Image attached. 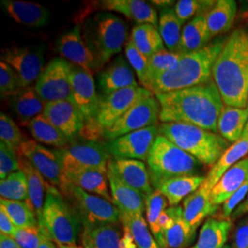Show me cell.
I'll use <instances>...</instances> for the list:
<instances>
[{
  "instance_id": "44dd1931",
  "label": "cell",
  "mask_w": 248,
  "mask_h": 248,
  "mask_svg": "<svg viewBox=\"0 0 248 248\" xmlns=\"http://www.w3.org/2000/svg\"><path fill=\"white\" fill-rule=\"evenodd\" d=\"M211 192L212 188L204 180L199 189L186 197L183 202V218L190 226L192 234L204 219L215 213L218 208L211 201Z\"/></svg>"
},
{
  "instance_id": "d6986e66",
  "label": "cell",
  "mask_w": 248,
  "mask_h": 248,
  "mask_svg": "<svg viewBox=\"0 0 248 248\" xmlns=\"http://www.w3.org/2000/svg\"><path fill=\"white\" fill-rule=\"evenodd\" d=\"M108 169L114 173L127 186L133 187L146 198L154 191L148 169L140 160L111 158Z\"/></svg>"
},
{
  "instance_id": "e575fe53",
  "label": "cell",
  "mask_w": 248,
  "mask_h": 248,
  "mask_svg": "<svg viewBox=\"0 0 248 248\" xmlns=\"http://www.w3.org/2000/svg\"><path fill=\"white\" fill-rule=\"evenodd\" d=\"M129 41L148 59L154 54L166 50L159 31L148 23L134 27Z\"/></svg>"
},
{
  "instance_id": "f6af8a7d",
  "label": "cell",
  "mask_w": 248,
  "mask_h": 248,
  "mask_svg": "<svg viewBox=\"0 0 248 248\" xmlns=\"http://www.w3.org/2000/svg\"><path fill=\"white\" fill-rule=\"evenodd\" d=\"M215 3L216 1L210 0H179L175 5V12L183 24L194 16L206 14Z\"/></svg>"
},
{
  "instance_id": "7402d4cb",
  "label": "cell",
  "mask_w": 248,
  "mask_h": 248,
  "mask_svg": "<svg viewBox=\"0 0 248 248\" xmlns=\"http://www.w3.org/2000/svg\"><path fill=\"white\" fill-rule=\"evenodd\" d=\"M108 180L111 191L112 202L121 213L142 215L145 209V198L139 191L127 186L113 172L108 169Z\"/></svg>"
},
{
  "instance_id": "603a6c76",
  "label": "cell",
  "mask_w": 248,
  "mask_h": 248,
  "mask_svg": "<svg viewBox=\"0 0 248 248\" xmlns=\"http://www.w3.org/2000/svg\"><path fill=\"white\" fill-rule=\"evenodd\" d=\"M1 5L16 22L31 28L46 25L51 17L48 9L42 5L19 0H3Z\"/></svg>"
},
{
  "instance_id": "ac0fdd59",
  "label": "cell",
  "mask_w": 248,
  "mask_h": 248,
  "mask_svg": "<svg viewBox=\"0 0 248 248\" xmlns=\"http://www.w3.org/2000/svg\"><path fill=\"white\" fill-rule=\"evenodd\" d=\"M56 48L63 58L90 74L99 69L94 54L81 34L79 25L74 27L68 32L60 37L57 41Z\"/></svg>"
},
{
  "instance_id": "681fc988",
  "label": "cell",
  "mask_w": 248,
  "mask_h": 248,
  "mask_svg": "<svg viewBox=\"0 0 248 248\" xmlns=\"http://www.w3.org/2000/svg\"><path fill=\"white\" fill-rule=\"evenodd\" d=\"M16 151L4 142H0V177L4 179L9 174L19 170Z\"/></svg>"
},
{
  "instance_id": "7a4b0ae2",
  "label": "cell",
  "mask_w": 248,
  "mask_h": 248,
  "mask_svg": "<svg viewBox=\"0 0 248 248\" xmlns=\"http://www.w3.org/2000/svg\"><path fill=\"white\" fill-rule=\"evenodd\" d=\"M213 78L225 106L246 108L248 98V32L236 29L213 66Z\"/></svg>"
},
{
  "instance_id": "9a60e30c",
  "label": "cell",
  "mask_w": 248,
  "mask_h": 248,
  "mask_svg": "<svg viewBox=\"0 0 248 248\" xmlns=\"http://www.w3.org/2000/svg\"><path fill=\"white\" fill-rule=\"evenodd\" d=\"M156 125L124 134L105 142L107 150L112 158L147 160L151 148L158 136Z\"/></svg>"
},
{
  "instance_id": "f35d334b",
  "label": "cell",
  "mask_w": 248,
  "mask_h": 248,
  "mask_svg": "<svg viewBox=\"0 0 248 248\" xmlns=\"http://www.w3.org/2000/svg\"><path fill=\"white\" fill-rule=\"evenodd\" d=\"M168 204V199L156 189L145 198V210L148 225L150 227L151 232L161 248L167 247L164 236L160 231L159 219L161 214L167 210Z\"/></svg>"
},
{
  "instance_id": "5bb4252c",
  "label": "cell",
  "mask_w": 248,
  "mask_h": 248,
  "mask_svg": "<svg viewBox=\"0 0 248 248\" xmlns=\"http://www.w3.org/2000/svg\"><path fill=\"white\" fill-rule=\"evenodd\" d=\"M1 61L8 63L16 72L19 89H25L39 78L45 62L44 49L38 47H11L6 49Z\"/></svg>"
},
{
  "instance_id": "f1b7e54d",
  "label": "cell",
  "mask_w": 248,
  "mask_h": 248,
  "mask_svg": "<svg viewBox=\"0 0 248 248\" xmlns=\"http://www.w3.org/2000/svg\"><path fill=\"white\" fill-rule=\"evenodd\" d=\"M213 40L207 26L205 14L199 15L189 20L181 33L180 54L194 53L203 49Z\"/></svg>"
},
{
  "instance_id": "2e32d148",
  "label": "cell",
  "mask_w": 248,
  "mask_h": 248,
  "mask_svg": "<svg viewBox=\"0 0 248 248\" xmlns=\"http://www.w3.org/2000/svg\"><path fill=\"white\" fill-rule=\"evenodd\" d=\"M71 100L79 109L85 119V124L94 120L98 111L99 98L92 74L72 64Z\"/></svg>"
},
{
  "instance_id": "5b68a950",
  "label": "cell",
  "mask_w": 248,
  "mask_h": 248,
  "mask_svg": "<svg viewBox=\"0 0 248 248\" xmlns=\"http://www.w3.org/2000/svg\"><path fill=\"white\" fill-rule=\"evenodd\" d=\"M146 161L151 184L155 189L171 178L197 176L202 165L195 157L160 134L154 142Z\"/></svg>"
},
{
  "instance_id": "ffe728a7",
  "label": "cell",
  "mask_w": 248,
  "mask_h": 248,
  "mask_svg": "<svg viewBox=\"0 0 248 248\" xmlns=\"http://www.w3.org/2000/svg\"><path fill=\"white\" fill-rule=\"evenodd\" d=\"M132 87H138V84L131 64L123 56H118L98 75V88L101 91V96Z\"/></svg>"
},
{
  "instance_id": "8fae6325",
  "label": "cell",
  "mask_w": 248,
  "mask_h": 248,
  "mask_svg": "<svg viewBox=\"0 0 248 248\" xmlns=\"http://www.w3.org/2000/svg\"><path fill=\"white\" fill-rule=\"evenodd\" d=\"M66 196L74 205L84 225L118 223L121 212L112 202L98 195H93L70 183Z\"/></svg>"
},
{
  "instance_id": "91938a15",
  "label": "cell",
  "mask_w": 248,
  "mask_h": 248,
  "mask_svg": "<svg viewBox=\"0 0 248 248\" xmlns=\"http://www.w3.org/2000/svg\"><path fill=\"white\" fill-rule=\"evenodd\" d=\"M152 4H155V5H156V6H159V7H165V8H167V6H170V5H172L174 2L173 1H168V0H164V1H161V0H158V1H152L151 2Z\"/></svg>"
},
{
  "instance_id": "6da1fadb",
  "label": "cell",
  "mask_w": 248,
  "mask_h": 248,
  "mask_svg": "<svg viewBox=\"0 0 248 248\" xmlns=\"http://www.w3.org/2000/svg\"><path fill=\"white\" fill-rule=\"evenodd\" d=\"M155 96L163 124H191L218 133V120L224 104L213 78L199 86Z\"/></svg>"
},
{
  "instance_id": "9c48e42d",
  "label": "cell",
  "mask_w": 248,
  "mask_h": 248,
  "mask_svg": "<svg viewBox=\"0 0 248 248\" xmlns=\"http://www.w3.org/2000/svg\"><path fill=\"white\" fill-rule=\"evenodd\" d=\"M18 155L25 157L46 181L64 195L70 185L65 175L62 157L57 149L50 150L34 141L27 140L18 147Z\"/></svg>"
},
{
  "instance_id": "3957f363",
  "label": "cell",
  "mask_w": 248,
  "mask_h": 248,
  "mask_svg": "<svg viewBox=\"0 0 248 248\" xmlns=\"http://www.w3.org/2000/svg\"><path fill=\"white\" fill-rule=\"evenodd\" d=\"M225 41H212L200 51L182 54L177 66L158 77L151 84L149 90L157 95L209 82L212 79L213 64Z\"/></svg>"
},
{
  "instance_id": "f907efd6",
  "label": "cell",
  "mask_w": 248,
  "mask_h": 248,
  "mask_svg": "<svg viewBox=\"0 0 248 248\" xmlns=\"http://www.w3.org/2000/svg\"><path fill=\"white\" fill-rule=\"evenodd\" d=\"M19 89L18 78L8 63L3 61L0 62V92L1 97L12 95Z\"/></svg>"
},
{
  "instance_id": "b9f144b4",
  "label": "cell",
  "mask_w": 248,
  "mask_h": 248,
  "mask_svg": "<svg viewBox=\"0 0 248 248\" xmlns=\"http://www.w3.org/2000/svg\"><path fill=\"white\" fill-rule=\"evenodd\" d=\"M0 207L9 214L10 219L18 228L39 226L35 213L31 211L26 202L1 198Z\"/></svg>"
},
{
  "instance_id": "30bf717a",
  "label": "cell",
  "mask_w": 248,
  "mask_h": 248,
  "mask_svg": "<svg viewBox=\"0 0 248 248\" xmlns=\"http://www.w3.org/2000/svg\"><path fill=\"white\" fill-rule=\"evenodd\" d=\"M64 172L77 169H98L108 172V162L112 158L104 142L76 138L61 149Z\"/></svg>"
},
{
  "instance_id": "cb8c5ba5",
  "label": "cell",
  "mask_w": 248,
  "mask_h": 248,
  "mask_svg": "<svg viewBox=\"0 0 248 248\" xmlns=\"http://www.w3.org/2000/svg\"><path fill=\"white\" fill-rule=\"evenodd\" d=\"M248 179V157L241 160L228 169L211 192V201L214 206L223 204L235 193Z\"/></svg>"
},
{
  "instance_id": "db71d44e",
  "label": "cell",
  "mask_w": 248,
  "mask_h": 248,
  "mask_svg": "<svg viewBox=\"0 0 248 248\" xmlns=\"http://www.w3.org/2000/svg\"><path fill=\"white\" fill-rule=\"evenodd\" d=\"M18 227L12 222L9 214L6 213V211L0 207V232L1 234L12 236L14 232Z\"/></svg>"
},
{
  "instance_id": "9f6ffc18",
  "label": "cell",
  "mask_w": 248,
  "mask_h": 248,
  "mask_svg": "<svg viewBox=\"0 0 248 248\" xmlns=\"http://www.w3.org/2000/svg\"><path fill=\"white\" fill-rule=\"evenodd\" d=\"M248 213V195L247 198L244 200V202L240 204L239 206L233 211V213L231 215L232 220H237L244 215Z\"/></svg>"
},
{
  "instance_id": "ee69618b",
  "label": "cell",
  "mask_w": 248,
  "mask_h": 248,
  "mask_svg": "<svg viewBox=\"0 0 248 248\" xmlns=\"http://www.w3.org/2000/svg\"><path fill=\"white\" fill-rule=\"evenodd\" d=\"M192 235L191 228L182 215L177 218L169 230L165 232L164 238L166 247L169 248H183Z\"/></svg>"
},
{
  "instance_id": "7c38bea8",
  "label": "cell",
  "mask_w": 248,
  "mask_h": 248,
  "mask_svg": "<svg viewBox=\"0 0 248 248\" xmlns=\"http://www.w3.org/2000/svg\"><path fill=\"white\" fill-rule=\"evenodd\" d=\"M71 72L72 63L62 58H54L46 65L34 87L45 102L71 99Z\"/></svg>"
},
{
  "instance_id": "8d00e7d4",
  "label": "cell",
  "mask_w": 248,
  "mask_h": 248,
  "mask_svg": "<svg viewBox=\"0 0 248 248\" xmlns=\"http://www.w3.org/2000/svg\"><path fill=\"white\" fill-rule=\"evenodd\" d=\"M182 23L177 18L175 9L164 8L160 11L158 31L168 51L179 53L181 44Z\"/></svg>"
},
{
  "instance_id": "52a82bcc",
  "label": "cell",
  "mask_w": 248,
  "mask_h": 248,
  "mask_svg": "<svg viewBox=\"0 0 248 248\" xmlns=\"http://www.w3.org/2000/svg\"><path fill=\"white\" fill-rule=\"evenodd\" d=\"M150 90L141 87L121 89L107 96L99 97L98 111L94 120L85 124L79 134L85 140L99 141L103 133L142 98L153 96Z\"/></svg>"
},
{
  "instance_id": "7bdbcfd3",
  "label": "cell",
  "mask_w": 248,
  "mask_h": 248,
  "mask_svg": "<svg viewBox=\"0 0 248 248\" xmlns=\"http://www.w3.org/2000/svg\"><path fill=\"white\" fill-rule=\"evenodd\" d=\"M0 195L2 199L22 202L28 200V183L24 172L18 170L9 174L0 181Z\"/></svg>"
},
{
  "instance_id": "e0dca14e",
  "label": "cell",
  "mask_w": 248,
  "mask_h": 248,
  "mask_svg": "<svg viewBox=\"0 0 248 248\" xmlns=\"http://www.w3.org/2000/svg\"><path fill=\"white\" fill-rule=\"evenodd\" d=\"M43 115L70 142L79 136L85 126L84 117L70 99L46 103Z\"/></svg>"
},
{
  "instance_id": "4fadbf2b",
  "label": "cell",
  "mask_w": 248,
  "mask_h": 248,
  "mask_svg": "<svg viewBox=\"0 0 248 248\" xmlns=\"http://www.w3.org/2000/svg\"><path fill=\"white\" fill-rule=\"evenodd\" d=\"M159 115L160 104L156 97L142 98L104 132L103 138L108 142L124 134L156 125Z\"/></svg>"
},
{
  "instance_id": "d4e9b609",
  "label": "cell",
  "mask_w": 248,
  "mask_h": 248,
  "mask_svg": "<svg viewBox=\"0 0 248 248\" xmlns=\"http://www.w3.org/2000/svg\"><path fill=\"white\" fill-rule=\"evenodd\" d=\"M100 6L106 10L116 11L133 21L144 24L148 23L158 27V16L156 10L142 0H105Z\"/></svg>"
},
{
  "instance_id": "277c9868",
  "label": "cell",
  "mask_w": 248,
  "mask_h": 248,
  "mask_svg": "<svg viewBox=\"0 0 248 248\" xmlns=\"http://www.w3.org/2000/svg\"><path fill=\"white\" fill-rule=\"evenodd\" d=\"M158 128L160 135L207 166L213 167L229 147V142L220 134L195 125L167 123Z\"/></svg>"
},
{
  "instance_id": "4dcf8cb0",
  "label": "cell",
  "mask_w": 248,
  "mask_h": 248,
  "mask_svg": "<svg viewBox=\"0 0 248 248\" xmlns=\"http://www.w3.org/2000/svg\"><path fill=\"white\" fill-rule=\"evenodd\" d=\"M237 15V4L233 0H218L206 14L207 26L212 38L230 31Z\"/></svg>"
},
{
  "instance_id": "6125c7cd",
  "label": "cell",
  "mask_w": 248,
  "mask_h": 248,
  "mask_svg": "<svg viewBox=\"0 0 248 248\" xmlns=\"http://www.w3.org/2000/svg\"><path fill=\"white\" fill-rule=\"evenodd\" d=\"M58 248H83L78 246H67V245H57Z\"/></svg>"
},
{
  "instance_id": "7dc6e473",
  "label": "cell",
  "mask_w": 248,
  "mask_h": 248,
  "mask_svg": "<svg viewBox=\"0 0 248 248\" xmlns=\"http://www.w3.org/2000/svg\"><path fill=\"white\" fill-rule=\"evenodd\" d=\"M125 53L129 63L133 70L136 72L138 79L143 86L148 71L149 59L143 55L130 41L125 45Z\"/></svg>"
},
{
  "instance_id": "f546056e",
  "label": "cell",
  "mask_w": 248,
  "mask_h": 248,
  "mask_svg": "<svg viewBox=\"0 0 248 248\" xmlns=\"http://www.w3.org/2000/svg\"><path fill=\"white\" fill-rule=\"evenodd\" d=\"M121 233L118 223L86 225L82 239L85 248H121Z\"/></svg>"
},
{
  "instance_id": "e7e4bbea",
  "label": "cell",
  "mask_w": 248,
  "mask_h": 248,
  "mask_svg": "<svg viewBox=\"0 0 248 248\" xmlns=\"http://www.w3.org/2000/svg\"><path fill=\"white\" fill-rule=\"evenodd\" d=\"M247 108H248V107H247Z\"/></svg>"
},
{
  "instance_id": "816d5d0a",
  "label": "cell",
  "mask_w": 248,
  "mask_h": 248,
  "mask_svg": "<svg viewBox=\"0 0 248 248\" xmlns=\"http://www.w3.org/2000/svg\"><path fill=\"white\" fill-rule=\"evenodd\" d=\"M248 195V179L241 186L239 189L235 191V193L228 199L224 203L222 204V216L226 220L233 213V211L244 202V200Z\"/></svg>"
},
{
  "instance_id": "f5cc1de1",
  "label": "cell",
  "mask_w": 248,
  "mask_h": 248,
  "mask_svg": "<svg viewBox=\"0 0 248 248\" xmlns=\"http://www.w3.org/2000/svg\"><path fill=\"white\" fill-rule=\"evenodd\" d=\"M232 248H248V216L240 222L236 228Z\"/></svg>"
},
{
  "instance_id": "60d3db41",
  "label": "cell",
  "mask_w": 248,
  "mask_h": 248,
  "mask_svg": "<svg viewBox=\"0 0 248 248\" xmlns=\"http://www.w3.org/2000/svg\"><path fill=\"white\" fill-rule=\"evenodd\" d=\"M181 56L182 54L180 53H171L168 50L161 51L159 53L151 56L143 88L149 90L151 84L158 77L177 66V62L180 60Z\"/></svg>"
},
{
  "instance_id": "74e56055",
  "label": "cell",
  "mask_w": 248,
  "mask_h": 248,
  "mask_svg": "<svg viewBox=\"0 0 248 248\" xmlns=\"http://www.w3.org/2000/svg\"><path fill=\"white\" fill-rule=\"evenodd\" d=\"M27 127L38 142L51 145L57 149L65 147L70 142L55 126L47 121L43 114L31 120Z\"/></svg>"
},
{
  "instance_id": "c3c4849f",
  "label": "cell",
  "mask_w": 248,
  "mask_h": 248,
  "mask_svg": "<svg viewBox=\"0 0 248 248\" xmlns=\"http://www.w3.org/2000/svg\"><path fill=\"white\" fill-rule=\"evenodd\" d=\"M21 248H38L45 235L39 226L17 228L11 236Z\"/></svg>"
},
{
  "instance_id": "83f0119b",
  "label": "cell",
  "mask_w": 248,
  "mask_h": 248,
  "mask_svg": "<svg viewBox=\"0 0 248 248\" xmlns=\"http://www.w3.org/2000/svg\"><path fill=\"white\" fill-rule=\"evenodd\" d=\"M68 180L85 191L96 194L112 202V197L108 188V172L98 169H77L65 172Z\"/></svg>"
},
{
  "instance_id": "11a10c76",
  "label": "cell",
  "mask_w": 248,
  "mask_h": 248,
  "mask_svg": "<svg viewBox=\"0 0 248 248\" xmlns=\"http://www.w3.org/2000/svg\"><path fill=\"white\" fill-rule=\"evenodd\" d=\"M121 248H137L133 233L127 227L124 226V235L121 238Z\"/></svg>"
},
{
  "instance_id": "be15d7a7",
  "label": "cell",
  "mask_w": 248,
  "mask_h": 248,
  "mask_svg": "<svg viewBox=\"0 0 248 248\" xmlns=\"http://www.w3.org/2000/svg\"><path fill=\"white\" fill-rule=\"evenodd\" d=\"M222 248H231L230 246H228V245H225L224 247H222Z\"/></svg>"
},
{
  "instance_id": "ba28073f",
  "label": "cell",
  "mask_w": 248,
  "mask_h": 248,
  "mask_svg": "<svg viewBox=\"0 0 248 248\" xmlns=\"http://www.w3.org/2000/svg\"><path fill=\"white\" fill-rule=\"evenodd\" d=\"M42 232L57 245L76 246L79 233V223L69 205L62 200L58 188L47 187L42 222Z\"/></svg>"
},
{
  "instance_id": "836d02e7",
  "label": "cell",
  "mask_w": 248,
  "mask_h": 248,
  "mask_svg": "<svg viewBox=\"0 0 248 248\" xmlns=\"http://www.w3.org/2000/svg\"><path fill=\"white\" fill-rule=\"evenodd\" d=\"M248 154V139L241 138L239 141L232 143L210 170L208 176L205 178L207 184L213 189L223 174L236 163L244 159Z\"/></svg>"
},
{
  "instance_id": "d590c367",
  "label": "cell",
  "mask_w": 248,
  "mask_h": 248,
  "mask_svg": "<svg viewBox=\"0 0 248 248\" xmlns=\"http://www.w3.org/2000/svg\"><path fill=\"white\" fill-rule=\"evenodd\" d=\"M231 227L232 222L229 220L208 219L192 248H222L225 246Z\"/></svg>"
},
{
  "instance_id": "bcb514c9",
  "label": "cell",
  "mask_w": 248,
  "mask_h": 248,
  "mask_svg": "<svg viewBox=\"0 0 248 248\" xmlns=\"http://www.w3.org/2000/svg\"><path fill=\"white\" fill-rule=\"evenodd\" d=\"M0 140L15 151L24 142L18 125L3 112L0 115Z\"/></svg>"
},
{
  "instance_id": "ab89813d",
  "label": "cell",
  "mask_w": 248,
  "mask_h": 248,
  "mask_svg": "<svg viewBox=\"0 0 248 248\" xmlns=\"http://www.w3.org/2000/svg\"><path fill=\"white\" fill-rule=\"evenodd\" d=\"M121 221L133 233L137 248H161L151 233L142 215H128L121 213Z\"/></svg>"
},
{
  "instance_id": "484cf974",
  "label": "cell",
  "mask_w": 248,
  "mask_h": 248,
  "mask_svg": "<svg viewBox=\"0 0 248 248\" xmlns=\"http://www.w3.org/2000/svg\"><path fill=\"white\" fill-rule=\"evenodd\" d=\"M9 105L19 123L26 126L36 117L43 114L46 102L39 96L35 88L19 89L9 96Z\"/></svg>"
},
{
  "instance_id": "d6a6232c",
  "label": "cell",
  "mask_w": 248,
  "mask_h": 248,
  "mask_svg": "<svg viewBox=\"0 0 248 248\" xmlns=\"http://www.w3.org/2000/svg\"><path fill=\"white\" fill-rule=\"evenodd\" d=\"M205 177L202 176H186V177H175L163 182L156 190L168 199L171 207H175L184 198H186L202 185Z\"/></svg>"
},
{
  "instance_id": "680465c9",
  "label": "cell",
  "mask_w": 248,
  "mask_h": 248,
  "mask_svg": "<svg viewBox=\"0 0 248 248\" xmlns=\"http://www.w3.org/2000/svg\"><path fill=\"white\" fill-rule=\"evenodd\" d=\"M56 248L54 244L53 243V241L51 239H49L48 237L45 236V238L42 241V243L40 244L39 248Z\"/></svg>"
},
{
  "instance_id": "8992f818",
  "label": "cell",
  "mask_w": 248,
  "mask_h": 248,
  "mask_svg": "<svg viewBox=\"0 0 248 248\" xmlns=\"http://www.w3.org/2000/svg\"><path fill=\"white\" fill-rule=\"evenodd\" d=\"M127 37L125 21L109 12H100L89 19L83 35L99 68L122 51Z\"/></svg>"
},
{
  "instance_id": "94428289",
  "label": "cell",
  "mask_w": 248,
  "mask_h": 248,
  "mask_svg": "<svg viewBox=\"0 0 248 248\" xmlns=\"http://www.w3.org/2000/svg\"><path fill=\"white\" fill-rule=\"evenodd\" d=\"M242 138H244V139H248V124L246 125V128H245V130H244L243 135H242Z\"/></svg>"
},
{
  "instance_id": "6f0895ef",
  "label": "cell",
  "mask_w": 248,
  "mask_h": 248,
  "mask_svg": "<svg viewBox=\"0 0 248 248\" xmlns=\"http://www.w3.org/2000/svg\"><path fill=\"white\" fill-rule=\"evenodd\" d=\"M0 248H21L11 236L1 234L0 235Z\"/></svg>"
},
{
  "instance_id": "4316f807",
  "label": "cell",
  "mask_w": 248,
  "mask_h": 248,
  "mask_svg": "<svg viewBox=\"0 0 248 248\" xmlns=\"http://www.w3.org/2000/svg\"><path fill=\"white\" fill-rule=\"evenodd\" d=\"M19 169L25 174L28 183V200L26 202L31 211L35 213L38 223L42 222L43 210L45 206V190L50 183H47L44 177L36 170L28 160L18 155Z\"/></svg>"
},
{
  "instance_id": "1f68e13d",
  "label": "cell",
  "mask_w": 248,
  "mask_h": 248,
  "mask_svg": "<svg viewBox=\"0 0 248 248\" xmlns=\"http://www.w3.org/2000/svg\"><path fill=\"white\" fill-rule=\"evenodd\" d=\"M248 121L247 108L223 106L218 120V133L228 142H237L242 138Z\"/></svg>"
}]
</instances>
